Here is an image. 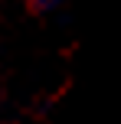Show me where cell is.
I'll list each match as a JSON object with an SVG mask.
<instances>
[{"label":"cell","mask_w":121,"mask_h":124,"mask_svg":"<svg viewBox=\"0 0 121 124\" xmlns=\"http://www.w3.org/2000/svg\"><path fill=\"white\" fill-rule=\"evenodd\" d=\"M33 3V10H52V7H59L62 0H30Z\"/></svg>","instance_id":"6da1fadb"}]
</instances>
